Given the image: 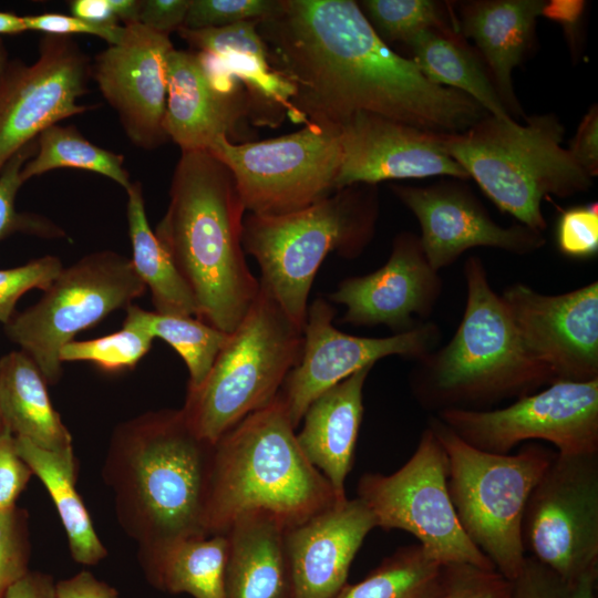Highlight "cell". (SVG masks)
Instances as JSON below:
<instances>
[{
	"label": "cell",
	"instance_id": "6da1fadb",
	"mask_svg": "<svg viewBox=\"0 0 598 598\" xmlns=\"http://www.w3.org/2000/svg\"><path fill=\"white\" fill-rule=\"evenodd\" d=\"M271 66L295 89L293 123L340 126L370 113L462 133L486 115L468 95L430 82L375 33L352 0H277L257 21Z\"/></svg>",
	"mask_w": 598,
	"mask_h": 598
},
{
	"label": "cell",
	"instance_id": "7a4b0ae2",
	"mask_svg": "<svg viewBox=\"0 0 598 598\" xmlns=\"http://www.w3.org/2000/svg\"><path fill=\"white\" fill-rule=\"evenodd\" d=\"M213 447L182 409L150 411L114 429L102 476L113 492L118 524L137 543L138 554L207 536Z\"/></svg>",
	"mask_w": 598,
	"mask_h": 598
},
{
	"label": "cell",
	"instance_id": "3957f363",
	"mask_svg": "<svg viewBox=\"0 0 598 598\" xmlns=\"http://www.w3.org/2000/svg\"><path fill=\"white\" fill-rule=\"evenodd\" d=\"M245 207L229 168L208 151L182 152L155 235L197 303V318L231 333L260 285L243 248Z\"/></svg>",
	"mask_w": 598,
	"mask_h": 598
},
{
	"label": "cell",
	"instance_id": "277c9868",
	"mask_svg": "<svg viewBox=\"0 0 598 598\" xmlns=\"http://www.w3.org/2000/svg\"><path fill=\"white\" fill-rule=\"evenodd\" d=\"M336 502L327 478L301 452L277 395L217 440L205 503L207 536L226 534L239 516L265 512L285 529Z\"/></svg>",
	"mask_w": 598,
	"mask_h": 598
},
{
	"label": "cell",
	"instance_id": "5b68a950",
	"mask_svg": "<svg viewBox=\"0 0 598 598\" xmlns=\"http://www.w3.org/2000/svg\"><path fill=\"white\" fill-rule=\"evenodd\" d=\"M466 303L452 339L419 360L412 378L426 409L483 410L532 394L555 382L551 372L525 348L512 315L476 256L464 264Z\"/></svg>",
	"mask_w": 598,
	"mask_h": 598
},
{
	"label": "cell",
	"instance_id": "8992f818",
	"mask_svg": "<svg viewBox=\"0 0 598 598\" xmlns=\"http://www.w3.org/2000/svg\"><path fill=\"white\" fill-rule=\"evenodd\" d=\"M564 136L553 113L533 115L525 124L486 114L462 133L443 134V145L502 212L543 233L545 198L570 197L592 185L563 147Z\"/></svg>",
	"mask_w": 598,
	"mask_h": 598
},
{
	"label": "cell",
	"instance_id": "52a82bcc",
	"mask_svg": "<svg viewBox=\"0 0 598 598\" xmlns=\"http://www.w3.org/2000/svg\"><path fill=\"white\" fill-rule=\"evenodd\" d=\"M379 217L377 185L354 184L282 215L248 214L243 248L256 259L260 287L301 329L308 297L324 258H355L373 238Z\"/></svg>",
	"mask_w": 598,
	"mask_h": 598
},
{
	"label": "cell",
	"instance_id": "ba28073f",
	"mask_svg": "<svg viewBox=\"0 0 598 598\" xmlns=\"http://www.w3.org/2000/svg\"><path fill=\"white\" fill-rule=\"evenodd\" d=\"M302 343V329L260 287L206 379L187 389L182 411L194 432L215 444L247 415L270 404L298 363Z\"/></svg>",
	"mask_w": 598,
	"mask_h": 598
},
{
	"label": "cell",
	"instance_id": "9c48e42d",
	"mask_svg": "<svg viewBox=\"0 0 598 598\" xmlns=\"http://www.w3.org/2000/svg\"><path fill=\"white\" fill-rule=\"evenodd\" d=\"M427 426L446 453L447 488L464 533L513 580L526 558L522 522L527 499L556 453L538 443L515 454L487 453L462 441L435 415Z\"/></svg>",
	"mask_w": 598,
	"mask_h": 598
},
{
	"label": "cell",
	"instance_id": "30bf717a",
	"mask_svg": "<svg viewBox=\"0 0 598 598\" xmlns=\"http://www.w3.org/2000/svg\"><path fill=\"white\" fill-rule=\"evenodd\" d=\"M145 289L131 259L113 250L91 252L63 268L38 302L13 316L4 332L33 360L47 383L55 384L62 375V347L132 305Z\"/></svg>",
	"mask_w": 598,
	"mask_h": 598
},
{
	"label": "cell",
	"instance_id": "8fae6325",
	"mask_svg": "<svg viewBox=\"0 0 598 598\" xmlns=\"http://www.w3.org/2000/svg\"><path fill=\"white\" fill-rule=\"evenodd\" d=\"M208 152L231 172L249 214L291 213L337 190L342 158L337 125L308 122L293 133L254 142L221 137Z\"/></svg>",
	"mask_w": 598,
	"mask_h": 598
},
{
	"label": "cell",
	"instance_id": "7c38bea8",
	"mask_svg": "<svg viewBox=\"0 0 598 598\" xmlns=\"http://www.w3.org/2000/svg\"><path fill=\"white\" fill-rule=\"evenodd\" d=\"M447 474L446 453L427 426L412 456L398 471L363 474L357 497L371 511L377 527L410 533L432 560L494 568L457 519Z\"/></svg>",
	"mask_w": 598,
	"mask_h": 598
},
{
	"label": "cell",
	"instance_id": "4fadbf2b",
	"mask_svg": "<svg viewBox=\"0 0 598 598\" xmlns=\"http://www.w3.org/2000/svg\"><path fill=\"white\" fill-rule=\"evenodd\" d=\"M462 441L493 454L543 440L558 454L598 453V379L555 381L495 410L446 409L435 415Z\"/></svg>",
	"mask_w": 598,
	"mask_h": 598
},
{
	"label": "cell",
	"instance_id": "5bb4252c",
	"mask_svg": "<svg viewBox=\"0 0 598 598\" xmlns=\"http://www.w3.org/2000/svg\"><path fill=\"white\" fill-rule=\"evenodd\" d=\"M522 543L566 579L598 570V453L555 454L527 499Z\"/></svg>",
	"mask_w": 598,
	"mask_h": 598
},
{
	"label": "cell",
	"instance_id": "9a60e30c",
	"mask_svg": "<svg viewBox=\"0 0 598 598\" xmlns=\"http://www.w3.org/2000/svg\"><path fill=\"white\" fill-rule=\"evenodd\" d=\"M91 61L66 35L44 34L32 64L9 61L0 84V173L9 159L45 128L94 106L87 93Z\"/></svg>",
	"mask_w": 598,
	"mask_h": 598
},
{
	"label": "cell",
	"instance_id": "2e32d148",
	"mask_svg": "<svg viewBox=\"0 0 598 598\" xmlns=\"http://www.w3.org/2000/svg\"><path fill=\"white\" fill-rule=\"evenodd\" d=\"M334 313L323 298L308 306L299 361L278 393L295 430L311 402L324 391L385 357L401 355L419 361L431 353L440 340V330L431 322L384 338L351 336L334 327Z\"/></svg>",
	"mask_w": 598,
	"mask_h": 598
},
{
	"label": "cell",
	"instance_id": "e0dca14e",
	"mask_svg": "<svg viewBox=\"0 0 598 598\" xmlns=\"http://www.w3.org/2000/svg\"><path fill=\"white\" fill-rule=\"evenodd\" d=\"M527 351L555 381L598 379V282L560 295L514 283L501 295Z\"/></svg>",
	"mask_w": 598,
	"mask_h": 598
},
{
	"label": "cell",
	"instance_id": "ac0fdd59",
	"mask_svg": "<svg viewBox=\"0 0 598 598\" xmlns=\"http://www.w3.org/2000/svg\"><path fill=\"white\" fill-rule=\"evenodd\" d=\"M125 27L122 40L100 52L91 65L103 97L116 111L128 140L154 150L169 138L165 130L169 37L140 22Z\"/></svg>",
	"mask_w": 598,
	"mask_h": 598
},
{
	"label": "cell",
	"instance_id": "d6986e66",
	"mask_svg": "<svg viewBox=\"0 0 598 598\" xmlns=\"http://www.w3.org/2000/svg\"><path fill=\"white\" fill-rule=\"evenodd\" d=\"M462 179L427 186L391 184L394 195L413 213L424 254L436 271L454 264L466 250L492 247L516 255L545 245L543 233L522 224H496Z\"/></svg>",
	"mask_w": 598,
	"mask_h": 598
},
{
	"label": "cell",
	"instance_id": "ffe728a7",
	"mask_svg": "<svg viewBox=\"0 0 598 598\" xmlns=\"http://www.w3.org/2000/svg\"><path fill=\"white\" fill-rule=\"evenodd\" d=\"M339 131L342 158L336 189L434 176L470 179L445 151L441 133L370 113L352 115Z\"/></svg>",
	"mask_w": 598,
	"mask_h": 598
},
{
	"label": "cell",
	"instance_id": "44dd1931",
	"mask_svg": "<svg viewBox=\"0 0 598 598\" xmlns=\"http://www.w3.org/2000/svg\"><path fill=\"white\" fill-rule=\"evenodd\" d=\"M443 288L420 237L399 234L386 262L371 274L342 280L330 299L346 306L343 322L355 327L386 326L396 333L426 319Z\"/></svg>",
	"mask_w": 598,
	"mask_h": 598
},
{
	"label": "cell",
	"instance_id": "7402d4cb",
	"mask_svg": "<svg viewBox=\"0 0 598 598\" xmlns=\"http://www.w3.org/2000/svg\"><path fill=\"white\" fill-rule=\"evenodd\" d=\"M375 518L358 497L336 502L285 529L283 542L296 598H333Z\"/></svg>",
	"mask_w": 598,
	"mask_h": 598
},
{
	"label": "cell",
	"instance_id": "603a6c76",
	"mask_svg": "<svg viewBox=\"0 0 598 598\" xmlns=\"http://www.w3.org/2000/svg\"><path fill=\"white\" fill-rule=\"evenodd\" d=\"M251 120L246 94L217 91L195 52L173 49L167 58L165 130L182 152L208 151L226 137L235 143L244 120Z\"/></svg>",
	"mask_w": 598,
	"mask_h": 598
},
{
	"label": "cell",
	"instance_id": "cb8c5ba5",
	"mask_svg": "<svg viewBox=\"0 0 598 598\" xmlns=\"http://www.w3.org/2000/svg\"><path fill=\"white\" fill-rule=\"evenodd\" d=\"M546 3L544 0H472L458 4L455 31L476 44L511 116L524 114L512 76L532 44L536 20L543 16Z\"/></svg>",
	"mask_w": 598,
	"mask_h": 598
},
{
	"label": "cell",
	"instance_id": "d4e9b609",
	"mask_svg": "<svg viewBox=\"0 0 598 598\" xmlns=\"http://www.w3.org/2000/svg\"><path fill=\"white\" fill-rule=\"evenodd\" d=\"M371 369L359 370L315 399L296 433L301 452L327 478L338 502L347 499L346 480L353 464L363 417V388Z\"/></svg>",
	"mask_w": 598,
	"mask_h": 598
},
{
	"label": "cell",
	"instance_id": "484cf974",
	"mask_svg": "<svg viewBox=\"0 0 598 598\" xmlns=\"http://www.w3.org/2000/svg\"><path fill=\"white\" fill-rule=\"evenodd\" d=\"M283 534L282 524L265 512L235 519L226 532L224 598H296Z\"/></svg>",
	"mask_w": 598,
	"mask_h": 598
},
{
	"label": "cell",
	"instance_id": "4316f807",
	"mask_svg": "<svg viewBox=\"0 0 598 598\" xmlns=\"http://www.w3.org/2000/svg\"><path fill=\"white\" fill-rule=\"evenodd\" d=\"M47 385L23 351H11L0 359V409L6 427L39 447L71 450V434L54 410Z\"/></svg>",
	"mask_w": 598,
	"mask_h": 598
},
{
	"label": "cell",
	"instance_id": "83f0119b",
	"mask_svg": "<svg viewBox=\"0 0 598 598\" xmlns=\"http://www.w3.org/2000/svg\"><path fill=\"white\" fill-rule=\"evenodd\" d=\"M227 559L226 534L189 537L138 554L145 579L152 587L193 598H224Z\"/></svg>",
	"mask_w": 598,
	"mask_h": 598
},
{
	"label": "cell",
	"instance_id": "f1b7e54d",
	"mask_svg": "<svg viewBox=\"0 0 598 598\" xmlns=\"http://www.w3.org/2000/svg\"><path fill=\"white\" fill-rule=\"evenodd\" d=\"M406 45L411 60L430 82L468 95L489 115L513 118L481 58L454 29L422 30Z\"/></svg>",
	"mask_w": 598,
	"mask_h": 598
},
{
	"label": "cell",
	"instance_id": "f546056e",
	"mask_svg": "<svg viewBox=\"0 0 598 598\" xmlns=\"http://www.w3.org/2000/svg\"><path fill=\"white\" fill-rule=\"evenodd\" d=\"M18 455L49 492L65 529L73 559L85 566L99 564L107 555L75 487L76 461L73 448L50 451L14 436Z\"/></svg>",
	"mask_w": 598,
	"mask_h": 598
},
{
	"label": "cell",
	"instance_id": "4dcf8cb0",
	"mask_svg": "<svg viewBox=\"0 0 598 598\" xmlns=\"http://www.w3.org/2000/svg\"><path fill=\"white\" fill-rule=\"evenodd\" d=\"M126 218L132 244V265L162 315L198 316L197 303L172 258L152 230L145 210L142 185L126 189Z\"/></svg>",
	"mask_w": 598,
	"mask_h": 598
},
{
	"label": "cell",
	"instance_id": "1f68e13d",
	"mask_svg": "<svg viewBox=\"0 0 598 598\" xmlns=\"http://www.w3.org/2000/svg\"><path fill=\"white\" fill-rule=\"evenodd\" d=\"M123 326L138 328L153 339L167 342L184 360L188 373V389L199 386L206 379L228 334L197 317L162 315L136 305L126 308Z\"/></svg>",
	"mask_w": 598,
	"mask_h": 598
},
{
	"label": "cell",
	"instance_id": "d6a6232c",
	"mask_svg": "<svg viewBox=\"0 0 598 598\" xmlns=\"http://www.w3.org/2000/svg\"><path fill=\"white\" fill-rule=\"evenodd\" d=\"M442 565L419 544L398 548L361 581L347 584L333 598H437Z\"/></svg>",
	"mask_w": 598,
	"mask_h": 598
},
{
	"label": "cell",
	"instance_id": "836d02e7",
	"mask_svg": "<svg viewBox=\"0 0 598 598\" xmlns=\"http://www.w3.org/2000/svg\"><path fill=\"white\" fill-rule=\"evenodd\" d=\"M38 151L21 171L23 183L55 168H79L103 175L121 185L131 186L124 156L89 142L73 125L54 124L37 137Z\"/></svg>",
	"mask_w": 598,
	"mask_h": 598
},
{
	"label": "cell",
	"instance_id": "e575fe53",
	"mask_svg": "<svg viewBox=\"0 0 598 598\" xmlns=\"http://www.w3.org/2000/svg\"><path fill=\"white\" fill-rule=\"evenodd\" d=\"M359 7L386 44L402 42L406 45L425 29H454L443 4L433 0H364Z\"/></svg>",
	"mask_w": 598,
	"mask_h": 598
},
{
	"label": "cell",
	"instance_id": "d590c367",
	"mask_svg": "<svg viewBox=\"0 0 598 598\" xmlns=\"http://www.w3.org/2000/svg\"><path fill=\"white\" fill-rule=\"evenodd\" d=\"M153 338L142 329L122 330L90 340H72L60 351L61 362H91L105 371L133 369L150 351Z\"/></svg>",
	"mask_w": 598,
	"mask_h": 598
},
{
	"label": "cell",
	"instance_id": "8d00e7d4",
	"mask_svg": "<svg viewBox=\"0 0 598 598\" xmlns=\"http://www.w3.org/2000/svg\"><path fill=\"white\" fill-rule=\"evenodd\" d=\"M37 151L34 140L16 153L0 173V241L18 231L44 238L65 237V233L49 218L19 213L16 208V197L23 185L22 167Z\"/></svg>",
	"mask_w": 598,
	"mask_h": 598
},
{
	"label": "cell",
	"instance_id": "74e56055",
	"mask_svg": "<svg viewBox=\"0 0 598 598\" xmlns=\"http://www.w3.org/2000/svg\"><path fill=\"white\" fill-rule=\"evenodd\" d=\"M598 570L577 579H566L526 556L516 578L511 580L508 598H597Z\"/></svg>",
	"mask_w": 598,
	"mask_h": 598
},
{
	"label": "cell",
	"instance_id": "f35d334b",
	"mask_svg": "<svg viewBox=\"0 0 598 598\" xmlns=\"http://www.w3.org/2000/svg\"><path fill=\"white\" fill-rule=\"evenodd\" d=\"M29 516L14 506L0 511V598L29 571L31 542Z\"/></svg>",
	"mask_w": 598,
	"mask_h": 598
},
{
	"label": "cell",
	"instance_id": "ab89813d",
	"mask_svg": "<svg viewBox=\"0 0 598 598\" xmlns=\"http://www.w3.org/2000/svg\"><path fill=\"white\" fill-rule=\"evenodd\" d=\"M62 269L60 258L52 255L19 267L0 269V322L3 326L9 323L21 296L32 289L47 290Z\"/></svg>",
	"mask_w": 598,
	"mask_h": 598
},
{
	"label": "cell",
	"instance_id": "60d3db41",
	"mask_svg": "<svg viewBox=\"0 0 598 598\" xmlns=\"http://www.w3.org/2000/svg\"><path fill=\"white\" fill-rule=\"evenodd\" d=\"M511 580L494 568L466 563L442 565L437 598H508Z\"/></svg>",
	"mask_w": 598,
	"mask_h": 598
},
{
	"label": "cell",
	"instance_id": "b9f144b4",
	"mask_svg": "<svg viewBox=\"0 0 598 598\" xmlns=\"http://www.w3.org/2000/svg\"><path fill=\"white\" fill-rule=\"evenodd\" d=\"M276 7L277 0H189L182 28L200 30L259 21L270 16Z\"/></svg>",
	"mask_w": 598,
	"mask_h": 598
},
{
	"label": "cell",
	"instance_id": "7bdbcfd3",
	"mask_svg": "<svg viewBox=\"0 0 598 598\" xmlns=\"http://www.w3.org/2000/svg\"><path fill=\"white\" fill-rule=\"evenodd\" d=\"M560 252L573 258H588L598 251V205L591 203L561 212L556 227Z\"/></svg>",
	"mask_w": 598,
	"mask_h": 598
},
{
	"label": "cell",
	"instance_id": "ee69618b",
	"mask_svg": "<svg viewBox=\"0 0 598 598\" xmlns=\"http://www.w3.org/2000/svg\"><path fill=\"white\" fill-rule=\"evenodd\" d=\"M23 21L27 31L66 37L71 34H89L103 39L109 45L117 44L125 32L123 24L101 25L73 16L54 12L23 16Z\"/></svg>",
	"mask_w": 598,
	"mask_h": 598
},
{
	"label": "cell",
	"instance_id": "f6af8a7d",
	"mask_svg": "<svg viewBox=\"0 0 598 598\" xmlns=\"http://www.w3.org/2000/svg\"><path fill=\"white\" fill-rule=\"evenodd\" d=\"M32 475L31 468L16 452L14 435L7 429L0 436V511L16 506Z\"/></svg>",
	"mask_w": 598,
	"mask_h": 598
},
{
	"label": "cell",
	"instance_id": "bcb514c9",
	"mask_svg": "<svg viewBox=\"0 0 598 598\" xmlns=\"http://www.w3.org/2000/svg\"><path fill=\"white\" fill-rule=\"evenodd\" d=\"M188 6L189 0H142L140 23L169 37L184 25Z\"/></svg>",
	"mask_w": 598,
	"mask_h": 598
},
{
	"label": "cell",
	"instance_id": "7dc6e473",
	"mask_svg": "<svg viewBox=\"0 0 598 598\" xmlns=\"http://www.w3.org/2000/svg\"><path fill=\"white\" fill-rule=\"evenodd\" d=\"M568 151L591 178L598 174V109L596 104L582 117Z\"/></svg>",
	"mask_w": 598,
	"mask_h": 598
},
{
	"label": "cell",
	"instance_id": "c3c4849f",
	"mask_svg": "<svg viewBox=\"0 0 598 598\" xmlns=\"http://www.w3.org/2000/svg\"><path fill=\"white\" fill-rule=\"evenodd\" d=\"M55 598H118V591L92 573L82 570L54 585Z\"/></svg>",
	"mask_w": 598,
	"mask_h": 598
},
{
	"label": "cell",
	"instance_id": "681fc988",
	"mask_svg": "<svg viewBox=\"0 0 598 598\" xmlns=\"http://www.w3.org/2000/svg\"><path fill=\"white\" fill-rule=\"evenodd\" d=\"M54 585L51 575L30 570L11 586L6 598H55Z\"/></svg>",
	"mask_w": 598,
	"mask_h": 598
},
{
	"label": "cell",
	"instance_id": "f907efd6",
	"mask_svg": "<svg viewBox=\"0 0 598 598\" xmlns=\"http://www.w3.org/2000/svg\"><path fill=\"white\" fill-rule=\"evenodd\" d=\"M73 17L101 25L120 24L109 0H73L70 2Z\"/></svg>",
	"mask_w": 598,
	"mask_h": 598
},
{
	"label": "cell",
	"instance_id": "816d5d0a",
	"mask_svg": "<svg viewBox=\"0 0 598 598\" xmlns=\"http://www.w3.org/2000/svg\"><path fill=\"white\" fill-rule=\"evenodd\" d=\"M111 9L123 25L140 22L142 0H109Z\"/></svg>",
	"mask_w": 598,
	"mask_h": 598
},
{
	"label": "cell",
	"instance_id": "f5cc1de1",
	"mask_svg": "<svg viewBox=\"0 0 598 598\" xmlns=\"http://www.w3.org/2000/svg\"><path fill=\"white\" fill-rule=\"evenodd\" d=\"M27 31L23 17L0 11V35L20 34Z\"/></svg>",
	"mask_w": 598,
	"mask_h": 598
},
{
	"label": "cell",
	"instance_id": "db71d44e",
	"mask_svg": "<svg viewBox=\"0 0 598 598\" xmlns=\"http://www.w3.org/2000/svg\"><path fill=\"white\" fill-rule=\"evenodd\" d=\"M8 63H9L8 51L6 49L2 38L0 37V84L4 75L6 69L8 66Z\"/></svg>",
	"mask_w": 598,
	"mask_h": 598
},
{
	"label": "cell",
	"instance_id": "11a10c76",
	"mask_svg": "<svg viewBox=\"0 0 598 598\" xmlns=\"http://www.w3.org/2000/svg\"><path fill=\"white\" fill-rule=\"evenodd\" d=\"M7 427L2 417L1 409H0V436L6 432Z\"/></svg>",
	"mask_w": 598,
	"mask_h": 598
}]
</instances>
